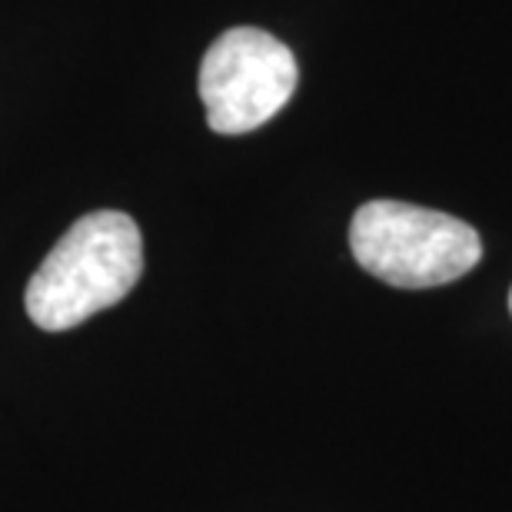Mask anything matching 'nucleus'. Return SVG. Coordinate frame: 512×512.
Returning <instances> with one entry per match:
<instances>
[{
    "instance_id": "nucleus-1",
    "label": "nucleus",
    "mask_w": 512,
    "mask_h": 512,
    "mask_svg": "<svg viewBox=\"0 0 512 512\" xmlns=\"http://www.w3.org/2000/svg\"><path fill=\"white\" fill-rule=\"evenodd\" d=\"M143 237L120 210L80 217L30 276L24 306L34 326L64 333L117 306L140 283Z\"/></svg>"
},
{
    "instance_id": "nucleus-2",
    "label": "nucleus",
    "mask_w": 512,
    "mask_h": 512,
    "mask_svg": "<svg viewBox=\"0 0 512 512\" xmlns=\"http://www.w3.org/2000/svg\"><path fill=\"white\" fill-rule=\"evenodd\" d=\"M356 263L399 290H429L466 276L483 256V240L449 213L399 200H370L353 213Z\"/></svg>"
},
{
    "instance_id": "nucleus-3",
    "label": "nucleus",
    "mask_w": 512,
    "mask_h": 512,
    "mask_svg": "<svg viewBox=\"0 0 512 512\" xmlns=\"http://www.w3.org/2000/svg\"><path fill=\"white\" fill-rule=\"evenodd\" d=\"M300 84L293 50L260 27H230L203 54L200 100L207 124L240 137L273 120Z\"/></svg>"
},
{
    "instance_id": "nucleus-4",
    "label": "nucleus",
    "mask_w": 512,
    "mask_h": 512,
    "mask_svg": "<svg viewBox=\"0 0 512 512\" xmlns=\"http://www.w3.org/2000/svg\"><path fill=\"white\" fill-rule=\"evenodd\" d=\"M509 313H512V290H509Z\"/></svg>"
}]
</instances>
